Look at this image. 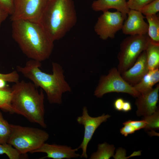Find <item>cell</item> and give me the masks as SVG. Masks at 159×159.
<instances>
[{
	"label": "cell",
	"mask_w": 159,
	"mask_h": 159,
	"mask_svg": "<svg viewBox=\"0 0 159 159\" xmlns=\"http://www.w3.org/2000/svg\"><path fill=\"white\" fill-rule=\"evenodd\" d=\"M19 76L17 70L6 74L0 73V79H2L6 82H16L19 81Z\"/></svg>",
	"instance_id": "484cf974"
},
{
	"label": "cell",
	"mask_w": 159,
	"mask_h": 159,
	"mask_svg": "<svg viewBox=\"0 0 159 159\" xmlns=\"http://www.w3.org/2000/svg\"><path fill=\"white\" fill-rule=\"evenodd\" d=\"M122 92L137 97L140 94L122 77L117 68L113 67L106 75H102L94 92V95L101 98L107 93Z\"/></svg>",
	"instance_id": "52a82bcc"
},
{
	"label": "cell",
	"mask_w": 159,
	"mask_h": 159,
	"mask_svg": "<svg viewBox=\"0 0 159 159\" xmlns=\"http://www.w3.org/2000/svg\"><path fill=\"white\" fill-rule=\"evenodd\" d=\"M149 71L145 50L139 55L133 65L121 75L126 82L132 86L138 83Z\"/></svg>",
	"instance_id": "5bb4252c"
},
{
	"label": "cell",
	"mask_w": 159,
	"mask_h": 159,
	"mask_svg": "<svg viewBox=\"0 0 159 159\" xmlns=\"http://www.w3.org/2000/svg\"><path fill=\"white\" fill-rule=\"evenodd\" d=\"M11 89H9L6 87L0 89V109L13 113L11 105Z\"/></svg>",
	"instance_id": "ffe728a7"
},
{
	"label": "cell",
	"mask_w": 159,
	"mask_h": 159,
	"mask_svg": "<svg viewBox=\"0 0 159 159\" xmlns=\"http://www.w3.org/2000/svg\"><path fill=\"white\" fill-rule=\"evenodd\" d=\"M150 39L148 34L130 35L120 44L117 68L121 74L131 67L140 54L145 50Z\"/></svg>",
	"instance_id": "8992f818"
},
{
	"label": "cell",
	"mask_w": 159,
	"mask_h": 159,
	"mask_svg": "<svg viewBox=\"0 0 159 159\" xmlns=\"http://www.w3.org/2000/svg\"><path fill=\"white\" fill-rule=\"evenodd\" d=\"M110 117V115L105 114L97 117H91L88 114L87 107L86 106L83 107L82 115L77 118V122L83 125L84 128L83 140L77 148L82 151L80 157L87 158V147L95 132L102 123L105 122Z\"/></svg>",
	"instance_id": "30bf717a"
},
{
	"label": "cell",
	"mask_w": 159,
	"mask_h": 159,
	"mask_svg": "<svg viewBox=\"0 0 159 159\" xmlns=\"http://www.w3.org/2000/svg\"><path fill=\"white\" fill-rule=\"evenodd\" d=\"M9 14L0 6V28L2 23L6 19Z\"/></svg>",
	"instance_id": "4dcf8cb0"
},
{
	"label": "cell",
	"mask_w": 159,
	"mask_h": 159,
	"mask_svg": "<svg viewBox=\"0 0 159 159\" xmlns=\"http://www.w3.org/2000/svg\"><path fill=\"white\" fill-rule=\"evenodd\" d=\"M127 15L121 29L123 34L130 35L147 34L148 24L140 12L130 9Z\"/></svg>",
	"instance_id": "7c38bea8"
},
{
	"label": "cell",
	"mask_w": 159,
	"mask_h": 159,
	"mask_svg": "<svg viewBox=\"0 0 159 159\" xmlns=\"http://www.w3.org/2000/svg\"><path fill=\"white\" fill-rule=\"evenodd\" d=\"M124 123L131 125L135 129L136 131L142 128H145L146 124V121L143 119L141 120H129Z\"/></svg>",
	"instance_id": "83f0119b"
},
{
	"label": "cell",
	"mask_w": 159,
	"mask_h": 159,
	"mask_svg": "<svg viewBox=\"0 0 159 159\" xmlns=\"http://www.w3.org/2000/svg\"><path fill=\"white\" fill-rule=\"evenodd\" d=\"M155 0H128L127 2L130 9L138 10L141 8Z\"/></svg>",
	"instance_id": "d4e9b609"
},
{
	"label": "cell",
	"mask_w": 159,
	"mask_h": 159,
	"mask_svg": "<svg viewBox=\"0 0 159 159\" xmlns=\"http://www.w3.org/2000/svg\"><path fill=\"white\" fill-rule=\"evenodd\" d=\"M92 7L95 11L103 12L110 9H115L121 12L126 19L130 10L126 0H97L93 2Z\"/></svg>",
	"instance_id": "9a60e30c"
},
{
	"label": "cell",
	"mask_w": 159,
	"mask_h": 159,
	"mask_svg": "<svg viewBox=\"0 0 159 159\" xmlns=\"http://www.w3.org/2000/svg\"><path fill=\"white\" fill-rule=\"evenodd\" d=\"M132 106L131 103L128 101H124L122 109V111L127 112L131 110Z\"/></svg>",
	"instance_id": "1f68e13d"
},
{
	"label": "cell",
	"mask_w": 159,
	"mask_h": 159,
	"mask_svg": "<svg viewBox=\"0 0 159 159\" xmlns=\"http://www.w3.org/2000/svg\"><path fill=\"white\" fill-rule=\"evenodd\" d=\"M41 62L30 59L24 66H17L16 69L37 87H40L45 92L50 103L61 104L62 94L72 90L65 80L62 66L57 63L52 62V73L49 74L41 70Z\"/></svg>",
	"instance_id": "7a4b0ae2"
},
{
	"label": "cell",
	"mask_w": 159,
	"mask_h": 159,
	"mask_svg": "<svg viewBox=\"0 0 159 159\" xmlns=\"http://www.w3.org/2000/svg\"><path fill=\"white\" fill-rule=\"evenodd\" d=\"M103 12L98 18L94 27V31L103 40L114 38L116 33L121 29L126 19L117 11L112 12L107 11Z\"/></svg>",
	"instance_id": "9c48e42d"
},
{
	"label": "cell",
	"mask_w": 159,
	"mask_h": 159,
	"mask_svg": "<svg viewBox=\"0 0 159 159\" xmlns=\"http://www.w3.org/2000/svg\"><path fill=\"white\" fill-rule=\"evenodd\" d=\"M37 88L33 83L23 80L15 83L11 89L13 113L46 128L43 90L41 89L39 92Z\"/></svg>",
	"instance_id": "3957f363"
},
{
	"label": "cell",
	"mask_w": 159,
	"mask_h": 159,
	"mask_svg": "<svg viewBox=\"0 0 159 159\" xmlns=\"http://www.w3.org/2000/svg\"><path fill=\"white\" fill-rule=\"evenodd\" d=\"M124 100L121 98L116 99L114 102V107L117 110L120 111H122L123 105Z\"/></svg>",
	"instance_id": "f546056e"
},
{
	"label": "cell",
	"mask_w": 159,
	"mask_h": 159,
	"mask_svg": "<svg viewBox=\"0 0 159 159\" xmlns=\"http://www.w3.org/2000/svg\"><path fill=\"white\" fill-rule=\"evenodd\" d=\"M124 126L120 129L121 133L124 136H127L128 135L134 133L136 131L135 129L130 125L123 123Z\"/></svg>",
	"instance_id": "f1b7e54d"
},
{
	"label": "cell",
	"mask_w": 159,
	"mask_h": 159,
	"mask_svg": "<svg viewBox=\"0 0 159 159\" xmlns=\"http://www.w3.org/2000/svg\"><path fill=\"white\" fill-rule=\"evenodd\" d=\"M5 154L10 159H20L27 158L26 155L21 154L8 143L0 144V155Z\"/></svg>",
	"instance_id": "44dd1931"
},
{
	"label": "cell",
	"mask_w": 159,
	"mask_h": 159,
	"mask_svg": "<svg viewBox=\"0 0 159 159\" xmlns=\"http://www.w3.org/2000/svg\"><path fill=\"white\" fill-rule=\"evenodd\" d=\"M0 6L9 15H11L14 10V0H0Z\"/></svg>",
	"instance_id": "4316f807"
},
{
	"label": "cell",
	"mask_w": 159,
	"mask_h": 159,
	"mask_svg": "<svg viewBox=\"0 0 159 159\" xmlns=\"http://www.w3.org/2000/svg\"><path fill=\"white\" fill-rule=\"evenodd\" d=\"M115 148L106 142L98 144L97 150L90 155V159H108L113 156Z\"/></svg>",
	"instance_id": "d6986e66"
},
{
	"label": "cell",
	"mask_w": 159,
	"mask_h": 159,
	"mask_svg": "<svg viewBox=\"0 0 159 159\" xmlns=\"http://www.w3.org/2000/svg\"><path fill=\"white\" fill-rule=\"evenodd\" d=\"M11 132V124L4 119L0 112V144L7 143Z\"/></svg>",
	"instance_id": "7402d4cb"
},
{
	"label": "cell",
	"mask_w": 159,
	"mask_h": 159,
	"mask_svg": "<svg viewBox=\"0 0 159 159\" xmlns=\"http://www.w3.org/2000/svg\"><path fill=\"white\" fill-rule=\"evenodd\" d=\"M48 0H14L11 21L24 19L39 22Z\"/></svg>",
	"instance_id": "ba28073f"
},
{
	"label": "cell",
	"mask_w": 159,
	"mask_h": 159,
	"mask_svg": "<svg viewBox=\"0 0 159 159\" xmlns=\"http://www.w3.org/2000/svg\"><path fill=\"white\" fill-rule=\"evenodd\" d=\"M6 81L2 79H0V89H4L6 87Z\"/></svg>",
	"instance_id": "d6a6232c"
},
{
	"label": "cell",
	"mask_w": 159,
	"mask_h": 159,
	"mask_svg": "<svg viewBox=\"0 0 159 159\" xmlns=\"http://www.w3.org/2000/svg\"><path fill=\"white\" fill-rule=\"evenodd\" d=\"M78 150L77 148L73 149L71 147L66 145L49 144L45 143L31 153H46L47 155L41 159L48 158L53 159H70L80 157V155L77 153Z\"/></svg>",
	"instance_id": "8fae6325"
},
{
	"label": "cell",
	"mask_w": 159,
	"mask_h": 159,
	"mask_svg": "<svg viewBox=\"0 0 159 159\" xmlns=\"http://www.w3.org/2000/svg\"><path fill=\"white\" fill-rule=\"evenodd\" d=\"M159 81V68L149 70L137 83L132 86L140 94L146 92L153 89Z\"/></svg>",
	"instance_id": "2e32d148"
},
{
	"label": "cell",
	"mask_w": 159,
	"mask_h": 159,
	"mask_svg": "<svg viewBox=\"0 0 159 159\" xmlns=\"http://www.w3.org/2000/svg\"><path fill=\"white\" fill-rule=\"evenodd\" d=\"M11 132L7 143L11 145L21 154L31 153L49 139L45 131L37 128L11 124Z\"/></svg>",
	"instance_id": "5b68a950"
},
{
	"label": "cell",
	"mask_w": 159,
	"mask_h": 159,
	"mask_svg": "<svg viewBox=\"0 0 159 159\" xmlns=\"http://www.w3.org/2000/svg\"><path fill=\"white\" fill-rule=\"evenodd\" d=\"M148 23L147 34L150 40L159 44V18L156 14L146 16Z\"/></svg>",
	"instance_id": "ac0fdd59"
},
{
	"label": "cell",
	"mask_w": 159,
	"mask_h": 159,
	"mask_svg": "<svg viewBox=\"0 0 159 159\" xmlns=\"http://www.w3.org/2000/svg\"><path fill=\"white\" fill-rule=\"evenodd\" d=\"M138 11L145 16L156 14L159 11V0H155Z\"/></svg>",
	"instance_id": "cb8c5ba5"
},
{
	"label": "cell",
	"mask_w": 159,
	"mask_h": 159,
	"mask_svg": "<svg viewBox=\"0 0 159 159\" xmlns=\"http://www.w3.org/2000/svg\"><path fill=\"white\" fill-rule=\"evenodd\" d=\"M12 22V36L28 58L41 62L48 59L54 42L39 22L19 19Z\"/></svg>",
	"instance_id": "6da1fadb"
},
{
	"label": "cell",
	"mask_w": 159,
	"mask_h": 159,
	"mask_svg": "<svg viewBox=\"0 0 159 159\" xmlns=\"http://www.w3.org/2000/svg\"><path fill=\"white\" fill-rule=\"evenodd\" d=\"M143 120L146 123L145 128L146 130L159 129V112L158 109L152 114L144 116Z\"/></svg>",
	"instance_id": "603a6c76"
},
{
	"label": "cell",
	"mask_w": 159,
	"mask_h": 159,
	"mask_svg": "<svg viewBox=\"0 0 159 159\" xmlns=\"http://www.w3.org/2000/svg\"><path fill=\"white\" fill-rule=\"evenodd\" d=\"M145 51L149 70L159 68V44L155 43L150 39Z\"/></svg>",
	"instance_id": "e0dca14e"
},
{
	"label": "cell",
	"mask_w": 159,
	"mask_h": 159,
	"mask_svg": "<svg viewBox=\"0 0 159 159\" xmlns=\"http://www.w3.org/2000/svg\"><path fill=\"white\" fill-rule=\"evenodd\" d=\"M77 19L73 0H48L39 22L54 42L65 35Z\"/></svg>",
	"instance_id": "277c9868"
},
{
	"label": "cell",
	"mask_w": 159,
	"mask_h": 159,
	"mask_svg": "<svg viewBox=\"0 0 159 159\" xmlns=\"http://www.w3.org/2000/svg\"><path fill=\"white\" fill-rule=\"evenodd\" d=\"M159 85L150 90L140 95L137 97L135 104L137 110L138 116L148 115L158 109L157 104L159 97Z\"/></svg>",
	"instance_id": "4fadbf2b"
}]
</instances>
